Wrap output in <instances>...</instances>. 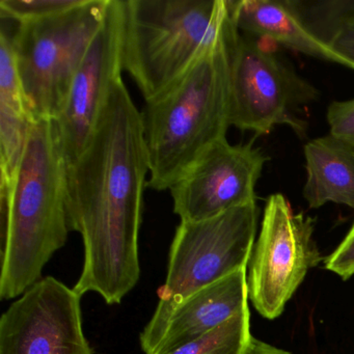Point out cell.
Returning <instances> with one entry per match:
<instances>
[{
    "label": "cell",
    "instance_id": "6da1fadb",
    "mask_svg": "<svg viewBox=\"0 0 354 354\" xmlns=\"http://www.w3.org/2000/svg\"><path fill=\"white\" fill-rule=\"evenodd\" d=\"M148 153L142 111L124 84L113 86L94 134L67 167L70 230L84 246V267L74 290L121 304L140 277L138 237Z\"/></svg>",
    "mask_w": 354,
    "mask_h": 354
},
{
    "label": "cell",
    "instance_id": "7a4b0ae2",
    "mask_svg": "<svg viewBox=\"0 0 354 354\" xmlns=\"http://www.w3.org/2000/svg\"><path fill=\"white\" fill-rule=\"evenodd\" d=\"M67 163L53 120H37L11 183L0 184V298L14 299L42 277L67 243Z\"/></svg>",
    "mask_w": 354,
    "mask_h": 354
},
{
    "label": "cell",
    "instance_id": "3957f363",
    "mask_svg": "<svg viewBox=\"0 0 354 354\" xmlns=\"http://www.w3.org/2000/svg\"><path fill=\"white\" fill-rule=\"evenodd\" d=\"M232 26L229 15L219 42L167 90L147 101L142 111L150 167L147 188L169 189L206 149L227 138Z\"/></svg>",
    "mask_w": 354,
    "mask_h": 354
},
{
    "label": "cell",
    "instance_id": "277c9868",
    "mask_svg": "<svg viewBox=\"0 0 354 354\" xmlns=\"http://www.w3.org/2000/svg\"><path fill=\"white\" fill-rule=\"evenodd\" d=\"M123 67L149 101L223 37L227 0H122Z\"/></svg>",
    "mask_w": 354,
    "mask_h": 354
},
{
    "label": "cell",
    "instance_id": "5b68a950",
    "mask_svg": "<svg viewBox=\"0 0 354 354\" xmlns=\"http://www.w3.org/2000/svg\"><path fill=\"white\" fill-rule=\"evenodd\" d=\"M257 203L202 221H181L169 250L159 302L140 335L145 354H154L173 310L186 298L248 268L256 240Z\"/></svg>",
    "mask_w": 354,
    "mask_h": 354
},
{
    "label": "cell",
    "instance_id": "8992f818",
    "mask_svg": "<svg viewBox=\"0 0 354 354\" xmlns=\"http://www.w3.org/2000/svg\"><path fill=\"white\" fill-rule=\"evenodd\" d=\"M109 0H82L57 15L16 24L13 47L24 93L36 120L55 121L74 76L102 26Z\"/></svg>",
    "mask_w": 354,
    "mask_h": 354
},
{
    "label": "cell",
    "instance_id": "52a82bcc",
    "mask_svg": "<svg viewBox=\"0 0 354 354\" xmlns=\"http://www.w3.org/2000/svg\"><path fill=\"white\" fill-rule=\"evenodd\" d=\"M229 51L230 126L265 136L275 126L285 125L306 138L308 122L298 113L319 100V90L234 24Z\"/></svg>",
    "mask_w": 354,
    "mask_h": 354
},
{
    "label": "cell",
    "instance_id": "ba28073f",
    "mask_svg": "<svg viewBox=\"0 0 354 354\" xmlns=\"http://www.w3.org/2000/svg\"><path fill=\"white\" fill-rule=\"evenodd\" d=\"M314 227V219L294 213L283 194L269 196L248 274V299L264 318L281 316L308 271L320 263Z\"/></svg>",
    "mask_w": 354,
    "mask_h": 354
},
{
    "label": "cell",
    "instance_id": "9c48e42d",
    "mask_svg": "<svg viewBox=\"0 0 354 354\" xmlns=\"http://www.w3.org/2000/svg\"><path fill=\"white\" fill-rule=\"evenodd\" d=\"M80 299L53 277L37 281L0 318V354H93Z\"/></svg>",
    "mask_w": 354,
    "mask_h": 354
},
{
    "label": "cell",
    "instance_id": "30bf717a",
    "mask_svg": "<svg viewBox=\"0 0 354 354\" xmlns=\"http://www.w3.org/2000/svg\"><path fill=\"white\" fill-rule=\"evenodd\" d=\"M268 157L260 148L229 144L204 151L169 188L181 221H202L257 203L256 185Z\"/></svg>",
    "mask_w": 354,
    "mask_h": 354
},
{
    "label": "cell",
    "instance_id": "8fae6325",
    "mask_svg": "<svg viewBox=\"0 0 354 354\" xmlns=\"http://www.w3.org/2000/svg\"><path fill=\"white\" fill-rule=\"evenodd\" d=\"M123 71L122 0H109L102 26L74 76L63 111L53 121L67 167L90 142Z\"/></svg>",
    "mask_w": 354,
    "mask_h": 354
},
{
    "label": "cell",
    "instance_id": "7c38bea8",
    "mask_svg": "<svg viewBox=\"0 0 354 354\" xmlns=\"http://www.w3.org/2000/svg\"><path fill=\"white\" fill-rule=\"evenodd\" d=\"M248 268L192 294L171 313L154 354H167L204 337L248 308Z\"/></svg>",
    "mask_w": 354,
    "mask_h": 354
},
{
    "label": "cell",
    "instance_id": "4fadbf2b",
    "mask_svg": "<svg viewBox=\"0 0 354 354\" xmlns=\"http://www.w3.org/2000/svg\"><path fill=\"white\" fill-rule=\"evenodd\" d=\"M227 3L230 18L241 34L352 69L349 62L304 26L289 0H227Z\"/></svg>",
    "mask_w": 354,
    "mask_h": 354
},
{
    "label": "cell",
    "instance_id": "5bb4252c",
    "mask_svg": "<svg viewBox=\"0 0 354 354\" xmlns=\"http://www.w3.org/2000/svg\"><path fill=\"white\" fill-rule=\"evenodd\" d=\"M306 182L302 192L312 209L326 203L354 210V147L328 134L304 146Z\"/></svg>",
    "mask_w": 354,
    "mask_h": 354
},
{
    "label": "cell",
    "instance_id": "9a60e30c",
    "mask_svg": "<svg viewBox=\"0 0 354 354\" xmlns=\"http://www.w3.org/2000/svg\"><path fill=\"white\" fill-rule=\"evenodd\" d=\"M21 82L6 80L0 82V184L11 183L21 162L34 126Z\"/></svg>",
    "mask_w": 354,
    "mask_h": 354
},
{
    "label": "cell",
    "instance_id": "2e32d148",
    "mask_svg": "<svg viewBox=\"0 0 354 354\" xmlns=\"http://www.w3.org/2000/svg\"><path fill=\"white\" fill-rule=\"evenodd\" d=\"M304 26L354 70V0H291Z\"/></svg>",
    "mask_w": 354,
    "mask_h": 354
},
{
    "label": "cell",
    "instance_id": "e0dca14e",
    "mask_svg": "<svg viewBox=\"0 0 354 354\" xmlns=\"http://www.w3.org/2000/svg\"><path fill=\"white\" fill-rule=\"evenodd\" d=\"M252 337L248 308L204 337L167 354H244Z\"/></svg>",
    "mask_w": 354,
    "mask_h": 354
},
{
    "label": "cell",
    "instance_id": "ac0fdd59",
    "mask_svg": "<svg viewBox=\"0 0 354 354\" xmlns=\"http://www.w3.org/2000/svg\"><path fill=\"white\" fill-rule=\"evenodd\" d=\"M82 0H0L3 19L15 24L35 21L72 9Z\"/></svg>",
    "mask_w": 354,
    "mask_h": 354
},
{
    "label": "cell",
    "instance_id": "d6986e66",
    "mask_svg": "<svg viewBox=\"0 0 354 354\" xmlns=\"http://www.w3.org/2000/svg\"><path fill=\"white\" fill-rule=\"evenodd\" d=\"M331 136L354 147V98L335 101L327 109Z\"/></svg>",
    "mask_w": 354,
    "mask_h": 354
},
{
    "label": "cell",
    "instance_id": "ffe728a7",
    "mask_svg": "<svg viewBox=\"0 0 354 354\" xmlns=\"http://www.w3.org/2000/svg\"><path fill=\"white\" fill-rule=\"evenodd\" d=\"M325 268L344 281L354 275V223L343 241L325 259Z\"/></svg>",
    "mask_w": 354,
    "mask_h": 354
},
{
    "label": "cell",
    "instance_id": "44dd1931",
    "mask_svg": "<svg viewBox=\"0 0 354 354\" xmlns=\"http://www.w3.org/2000/svg\"><path fill=\"white\" fill-rule=\"evenodd\" d=\"M244 354H293L252 337Z\"/></svg>",
    "mask_w": 354,
    "mask_h": 354
}]
</instances>
